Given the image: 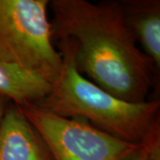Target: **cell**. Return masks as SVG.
Instances as JSON below:
<instances>
[{
	"label": "cell",
	"mask_w": 160,
	"mask_h": 160,
	"mask_svg": "<svg viewBox=\"0 0 160 160\" xmlns=\"http://www.w3.org/2000/svg\"><path fill=\"white\" fill-rule=\"evenodd\" d=\"M53 39H69L76 47L79 72L115 97L143 102L156 69L127 26L121 2L52 0Z\"/></svg>",
	"instance_id": "cell-1"
},
{
	"label": "cell",
	"mask_w": 160,
	"mask_h": 160,
	"mask_svg": "<svg viewBox=\"0 0 160 160\" xmlns=\"http://www.w3.org/2000/svg\"><path fill=\"white\" fill-rule=\"evenodd\" d=\"M62 57L61 73L39 106L64 118L86 120L110 135L142 144L159 129V101L130 102L115 97L79 72L73 41L59 40Z\"/></svg>",
	"instance_id": "cell-2"
},
{
	"label": "cell",
	"mask_w": 160,
	"mask_h": 160,
	"mask_svg": "<svg viewBox=\"0 0 160 160\" xmlns=\"http://www.w3.org/2000/svg\"><path fill=\"white\" fill-rule=\"evenodd\" d=\"M49 0H0V62L16 65L52 84L62 57L52 44Z\"/></svg>",
	"instance_id": "cell-3"
},
{
	"label": "cell",
	"mask_w": 160,
	"mask_h": 160,
	"mask_svg": "<svg viewBox=\"0 0 160 160\" xmlns=\"http://www.w3.org/2000/svg\"><path fill=\"white\" fill-rule=\"evenodd\" d=\"M19 108L53 160H125L142 145L114 137L85 119L59 116L37 103Z\"/></svg>",
	"instance_id": "cell-4"
},
{
	"label": "cell",
	"mask_w": 160,
	"mask_h": 160,
	"mask_svg": "<svg viewBox=\"0 0 160 160\" xmlns=\"http://www.w3.org/2000/svg\"><path fill=\"white\" fill-rule=\"evenodd\" d=\"M0 160H53L38 132L13 103L0 123Z\"/></svg>",
	"instance_id": "cell-5"
},
{
	"label": "cell",
	"mask_w": 160,
	"mask_h": 160,
	"mask_svg": "<svg viewBox=\"0 0 160 160\" xmlns=\"http://www.w3.org/2000/svg\"><path fill=\"white\" fill-rule=\"evenodd\" d=\"M127 26L156 69L160 67L159 0L121 1Z\"/></svg>",
	"instance_id": "cell-6"
},
{
	"label": "cell",
	"mask_w": 160,
	"mask_h": 160,
	"mask_svg": "<svg viewBox=\"0 0 160 160\" xmlns=\"http://www.w3.org/2000/svg\"><path fill=\"white\" fill-rule=\"evenodd\" d=\"M51 89V83L40 75L0 62V95L13 104L23 106L39 102Z\"/></svg>",
	"instance_id": "cell-7"
},
{
	"label": "cell",
	"mask_w": 160,
	"mask_h": 160,
	"mask_svg": "<svg viewBox=\"0 0 160 160\" xmlns=\"http://www.w3.org/2000/svg\"><path fill=\"white\" fill-rule=\"evenodd\" d=\"M159 134V129L156 130L135 154L125 160H160Z\"/></svg>",
	"instance_id": "cell-8"
},
{
	"label": "cell",
	"mask_w": 160,
	"mask_h": 160,
	"mask_svg": "<svg viewBox=\"0 0 160 160\" xmlns=\"http://www.w3.org/2000/svg\"><path fill=\"white\" fill-rule=\"evenodd\" d=\"M8 102H10L9 100H7L6 98L0 95V123H1V121H2L3 118H4V115L6 113L7 107L9 106V103Z\"/></svg>",
	"instance_id": "cell-9"
}]
</instances>
